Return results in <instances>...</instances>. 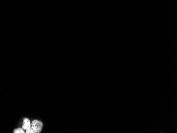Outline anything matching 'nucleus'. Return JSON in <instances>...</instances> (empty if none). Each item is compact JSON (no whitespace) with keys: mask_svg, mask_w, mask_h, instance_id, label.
Listing matches in <instances>:
<instances>
[{"mask_svg":"<svg viewBox=\"0 0 177 133\" xmlns=\"http://www.w3.org/2000/svg\"><path fill=\"white\" fill-rule=\"evenodd\" d=\"M31 126L35 133H39L41 132L43 125L41 122L38 120H34L32 121Z\"/></svg>","mask_w":177,"mask_h":133,"instance_id":"1","label":"nucleus"},{"mask_svg":"<svg viewBox=\"0 0 177 133\" xmlns=\"http://www.w3.org/2000/svg\"><path fill=\"white\" fill-rule=\"evenodd\" d=\"M31 124L30 123V120L28 118H25L23 119V125H22V128L24 130H26L28 128L31 127Z\"/></svg>","mask_w":177,"mask_h":133,"instance_id":"2","label":"nucleus"},{"mask_svg":"<svg viewBox=\"0 0 177 133\" xmlns=\"http://www.w3.org/2000/svg\"><path fill=\"white\" fill-rule=\"evenodd\" d=\"M14 133H25V131L23 128H16L13 131Z\"/></svg>","mask_w":177,"mask_h":133,"instance_id":"3","label":"nucleus"},{"mask_svg":"<svg viewBox=\"0 0 177 133\" xmlns=\"http://www.w3.org/2000/svg\"><path fill=\"white\" fill-rule=\"evenodd\" d=\"M26 133H35L34 131L33 130V129H32L31 126L26 130Z\"/></svg>","mask_w":177,"mask_h":133,"instance_id":"4","label":"nucleus"}]
</instances>
